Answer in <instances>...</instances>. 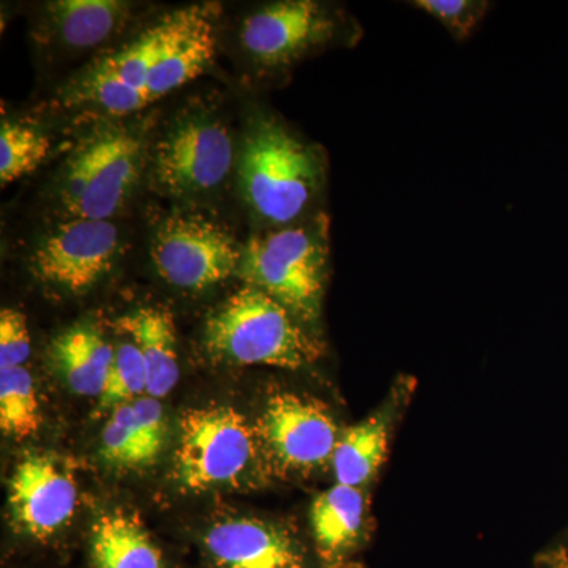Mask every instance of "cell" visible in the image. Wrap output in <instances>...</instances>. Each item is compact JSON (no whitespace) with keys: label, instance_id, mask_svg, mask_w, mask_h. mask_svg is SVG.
Instances as JSON below:
<instances>
[{"label":"cell","instance_id":"obj_22","mask_svg":"<svg viewBox=\"0 0 568 568\" xmlns=\"http://www.w3.org/2000/svg\"><path fill=\"white\" fill-rule=\"evenodd\" d=\"M51 142L47 134L26 123L2 119L0 125V182L2 186L33 173L47 159Z\"/></svg>","mask_w":568,"mask_h":568},{"label":"cell","instance_id":"obj_15","mask_svg":"<svg viewBox=\"0 0 568 568\" xmlns=\"http://www.w3.org/2000/svg\"><path fill=\"white\" fill-rule=\"evenodd\" d=\"M414 394V379L398 377L383 405L364 420L345 428L332 458L335 484L366 489L386 463L396 425Z\"/></svg>","mask_w":568,"mask_h":568},{"label":"cell","instance_id":"obj_18","mask_svg":"<svg viewBox=\"0 0 568 568\" xmlns=\"http://www.w3.org/2000/svg\"><path fill=\"white\" fill-rule=\"evenodd\" d=\"M88 558L91 568H171L141 518L123 508H112L93 519Z\"/></svg>","mask_w":568,"mask_h":568},{"label":"cell","instance_id":"obj_21","mask_svg":"<svg viewBox=\"0 0 568 568\" xmlns=\"http://www.w3.org/2000/svg\"><path fill=\"white\" fill-rule=\"evenodd\" d=\"M41 410L31 372L26 366L0 369V428L6 436L28 439L39 433Z\"/></svg>","mask_w":568,"mask_h":568},{"label":"cell","instance_id":"obj_12","mask_svg":"<svg viewBox=\"0 0 568 568\" xmlns=\"http://www.w3.org/2000/svg\"><path fill=\"white\" fill-rule=\"evenodd\" d=\"M78 485L65 459L29 454L10 478L9 507L14 532L32 544L47 545L61 537L73 521Z\"/></svg>","mask_w":568,"mask_h":568},{"label":"cell","instance_id":"obj_8","mask_svg":"<svg viewBox=\"0 0 568 568\" xmlns=\"http://www.w3.org/2000/svg\"><path fill=\"white\" fill-rule=\"evenodd\" d=\"M153 186L178 200L209 196L224 185L234 163L230 129L211 112L179 115L148 152Z\"/></svg>","mask_w":568,"mask_h":568},{"label":"cell","instance_id":"obj_26","mask_svg":"<svg viewBox=\"0 0 568 568\" xmlns=\"http://www.w3.org/2000/svg\"><path fill=\"white\" fill-rule=\"evenodd\" d=\"M537 568H568V540L537 556Z\"/></svg>","mask_w":568,"mask_h":568},{"label":"cell","instance_id":"obj_10","mask_svg":"<svg viewBox=\"0 0 568 568\" xmlns=\"http://www.w3.org/2000/svg\"><path fill=\"white\" fill-rule=\"evenodd\" d=\"M242 252L224 224L192 212L164 219L151 244L153 267L164 282L193 293L239 274Z\"/></svg>","mask_w":568,"mask_h":568},{"label":"cell","instance_id":"obj_23","mask_svg":"<svg viewBox=\"0 0 568 568\" xmlns=\"http://www.w3.org/2000/svg\"><path fill=\"white\" fill-rule=\"evenodd\" d=\"M144 395H148V372L140 349L133 342H122L114 346V361L97 413H108Z\"/></svg>","mask_w":568,"mask_h":568},{"label":"cell","instance_id":"obj_7","mask_svg":"<svg viewBox=\"0 0 568 568\" xmlns=\"http://www.w3.org/2000/svg\"><path fill=\"white\" fill-rule=\"evenodd\" d=\"M361 32L338 7L316 0H282L246 18L241 44L256 70L284 74L328 47L354 43Z\"/></svg>","mask_w":568,"mask_h":568},{"label":"cell","instance_id":"obj_24","mask_svg":"<svg viewBox=\"0 0 568 568\" xmlns=\"http://www.w3.org/2000/svg\"><path fill=\"white\" fill-rule=\"evenodd\" d=\"M410 6L439 21L455 40L466 41L477 31L493 3L487 0H416Z\"/></svg>","mask_w":568,"mask_h":568},{"label":"cell","instance_id":"obj_2","mask_svg":"<svg viewBox=\"0 0 568 568\" xmlns=\"http://www.w3.org/2000/svg\"><path fill=\"white\" fill-rule=\"evenodd\" d=\"M328 274L331 241L324 212L254 235L244 246L239 267L246 286L271 295L317 336Z\"/></svg>","mask_w":568,"mask_h":568},{"label":"cell","instance_id":"obj_17","mask_svg":"<svg viewBox=\"0 0 568 568\" xmlns=\"http://www.w3.org/2000/svg\"><path fill=\"white\" fill-rule=\"evenodd\" d=\"M166 440L162 403L144 395L111 410L102 432L100 455L118 470L148 469L162 457Z\"/></svg>","mask_w":568,"mask_h":568},{"label":"cell","instance_id":"obj_13","mask_svg":"<svg viewBox=\"0 0 568 568\" xmlns=\"http://www.w3.org/2000/svg\"><path fill=\"white\" fill-rule=\"evenodd\" d=\"M200 548L205 568H317L301 534L275 519H220L201 534Z\"/></svg>","mask_w":568,"mask_h":568},{"label":"cell","instance_id":"obj_20","mask_svg":"<svg viewBox=\"0 0 568 568\" xmlns=\"http://www.w3.org/2000/svg\"><path fill=\"white\" fill-rule=\"evenodd\" d=\"M115 327L132 338L148 372V395L162 399L178 386V334L173 315L160 306H145L121 317Z\"/></svg>","mask_w":568,"mask_h":568},{"label":"cell","instance_id":"obj_3","mask_svg":"<svg viewBox=\"0 0 568 568\" xmlns=\"http://www.w3.org/2000/svg\"><path fill=\"white\" fill-rule=\"evenodd\" d=\"M203 347L212 362L231 366L302 369L324 355L321 336L253 286L239 290L207 317Z\"/></svg>","mask_w":568,"mask_h":568},{"label":"cell","instance_id":"obj_25","mask_svg":"<svg viewBox=\"0 0 568 568\" xmlns=\"http://www.w3.org/2000/svg\"><path fill=\"white\" fill-rule=\"evenodd\" d=\"M31 355V334L21 312L3 308L0 312V369L24 366Z\"/></svg>","mask_w":568,"mask_h":568},{"label":"cell","instance_id":"obj_5","mask_svg":"<svg viewBox=\"0 0 568 568\" xmlns=\"http://www.w3.org/2000/svg\"><path fill=\"white\" fill-rule=\"evenodd\" d=\"M264 463L256 425L231 406L186 409L179 420L173 478L183 493L237 487Z\"/></svg>","mask_w":568,"mask_h":568},{"label":"cell","instance_id":"obj_9","mask_svg":"<svg viewBox=\"0 0 568 568\" xmlns=\"http://www.w3.org/2000/svg\"><path fill=\"white\" fill-rule=\"evenodd\" d=\"M256 428L265 466L282 477H306L332 465L343 432L323 402L291 390L268 395Z\"/></svg>","mask_w":568,"mask_h":568},{"label":"cell","instance_id":"obj_19","mask_svg":"<svg viewBox=\"0 0 568 568\" xmlns=\"http://www.w3.org/2000/svg\"><path fill=\"white\" fill-rule=\"evenodd\" d=\"M114 346L95 324L80 323L67 328L48 347V362L73 394L102 396L110 377Z\"/></svg>","mask_w":568,"mask_h":568},{"label":"cell","instance_id":"obj_14","mask_svg":"<svg viewBox=\"0 0 568 568\" xmlns=\"http://www.w3.org/2000/svg\"><path fill=\"white\" fill-rule=\"evenodd\" d=\"M310 530L317 568H364L362 552L372 532L365 489L335 484L317 495Z\"/></svg>","mask_w":568,"mask_h":568},{"label":"cell","instance_id":"obj_11","mask_svg":"<svg viewBox=\"0 0 568 568\" xmlns=\"http://www.w3.org/2000/svg\"><path fill=\"white\" fill-rule=\"evenodd\" d=\"M121 248V231L111 220H63L40 239L29 264L41 283L82 294L110 274Z\"/></svg>","mask_w":568,"mask_h":568},{"label":"cell","instance_id":"obj_6","mask_svg":"<svg viewBox=\"0 0 568 568\" xmlns=\"http://www.w3.org/2000/svg\"><path fill=\"white\" fill-rule=\"evenodd\" d=\"M196 6L179 9L149 26L121 50L92 63L63 91L70 108H95L110 118H125L151 106L159 63L192 22Z\"/></svg>","mask_w":568,"mask_h":568},{"label":"cell","instance_id":"obj_16","mask_svg":"<svg viewBox=\"0 0 568 568\" xmlns=\"http://www.w3.org/2000/svg\"><path fill=\"white\" fill-rule=\"evenodd\" d=\"M132 7L121 0H54L41 9L33 36L48 50L92 51L125 29Z\"/></svg>","mask_w":568,"mask_h":568},{"label":"cell","instance_id":"obj_1","mask_svg":"<svg viewBox=\"0 0 568 568\" xmlns=\"http://www.w3.org/2000/svg\"><path fill=\"white\" fill-rule=\"evenodd\" d=\"M327 175L324 152L274 118L257 119L244 141L239 179L248 207L268 226H290L310 216Z\"/></svg>","mask_w":568,"mask_h":568},{"label":"cell","instance_id":"obj_4","mask_svg":"<svg viewBox=\"0 0 568 568\" xmlns=\"http://www.w3.org/2000/svg\"><path fill=\"white\" fill-rule=\"evenodd\" d=\"M138 130L108 125L74 149L54 186L63 220H111L132 196L145 164Z\"/></svg>","mask_w":568,"mask_h":568}]
</instances>
